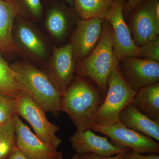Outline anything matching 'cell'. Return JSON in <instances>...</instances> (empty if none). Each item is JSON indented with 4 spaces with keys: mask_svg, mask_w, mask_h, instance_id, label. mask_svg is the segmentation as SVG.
<instances>
[{
    "mask_svg": "<svg viewBox=\"0 0 159 159\" xmlns=\"http://www.w3.org/2000/svg\"><path fill=\"white\" fill-rule=\"evenodd\" d=\"M106 95L90 78L75 75L61 97V111L68 115L77 129H90Z\"/></svg>",
    "mask_w": 159,
    "mask_h": 159,
    "instance_id": "1",
    "label": "cell"
},
{
    "mask_svg": "<svg viewBox=\"0 0 159 159\" xmlns=\"http://www.w3.org/2000/svg\"><path fill=\"white\" fill-rule=\"evenodd\" d=\"M15 79L25 92L42 108L58 118L61 112V97L43 71L27 61H17L10 65Z\"/></svg>",
    "mask_w": 159,
    "mask_h": 159,
    "instance_id": "2",
    "label": "cell"
},
{
    "mask_svg": "<svg viewBox=\"0 0 159 159\" xmlns=\"http://www.w3.org/2000/svg\"><path fill=\"white\" fill-rule=\"evenodd\" d=\"M112 29L106 20L102 23V32L93 51L75 66V74L93 80L104 93L107 92V80L119 61L112 48Z\"/></svg>",
    "mask_w": 159,
    "mask_h": 159,
    "instance_id": "3",
    "label": "cell"
},
{
    "mask_svg": "<svg viewBox=\"0 0 159 159\" xmlns=\"http://www.w3.org/2000/svg\"><path fill=\"white\" fill-rule=\"evenodd\" d=\"M105 99L93 118V124L110 125L119 122V114L125 106L133 102L136 93L122 77L119 64L109 75Z\"/></svg>",
    "mask_w": 159,
    "mask_h": 159,
    "instance_id": "4",
    "label": "cell"
},
{
    "mask_svg": "<svg viewBox=\"0 0 159 159\" xmlns=\"http://www.w3.org/2000/svg\"><path fill=\"white\" fill-rule=\"evenodd\" d=\"M16 99V114L29 122L40 139L55 149L62 143L56 133L59 127L50 122L46 112L28 94L21 91Z\"/></svg>",
    "mask_w": 159,
    "mask_h": 159,
    "instance_id": "5",
    "label": "cell"
},
{
    "mask_svg": "<svg viewBox=\"0 0 159 159\" xmlns=\"http://www.w3.org/2000/svg\"><path fill=\"white\" fill-rule=\"evenodd\" d=\"M12 39L19 54L32 61L43 63L48 57L49 43L32 22L16 16Z\"/></svg>",
    "mask_w": 159,
    "mask_h": 159,
    "instance_id": "6",
    "label": "cell"
},
{
    "mask_svg": "<svg viewBox=\"0 0 159 159\" xmlns=\"http://www.w3.org/2000/svg\"><path fill=\"white\" fill-rule=\"evenodd\" d=\"M90 130L105 135L113 145L133 149L141 154L159 153V143L139 132L125 127L120 122L113 125L93 124Z\"/></svg>",
    "mask_w": 159,
    "mask_h": 159,
    "instance_id": "7",
    "label": "cell"
},
{
    "mask_svg": "<svg viewBox=\"0 0 159 159\" xmlns=\"http://www.w3.org/2000/svg\"><path fill=\"white\" fill-rule=\"evenodd\" d=\"M75 66L70 43L62 47L53 48L43 71L48 75L61 97L74 79Z\"/></svg>",
    "mask_w": 159,
    "mask_h": 159,
    "instance_id": "8",
    "label": "cell"
},
{
    "mask_svg": "<svg viewBox=\"0 0 159 159\" xmlns=\"http://www.w3.org/2000/svg\"><path fill=\"white\" fill-rule=\"evenodd\" d=\"M123 6L122 0H114L112 7L104 20L112 29L113 51L119 61L126 56L136 57L139 50L125 23Z\"/></svg>",
    "mask_w": 159,
    "mask_h": 159,
    "instance_id": "9",
    "label": "cell"
},
{
    "mask_svg": "<svg viewBox=\"0 0 159 159\" xmlns=\"http://www.w3.org/2000/svg\"><path fill=\"white\" fill-rule=\"evenodd\" d=\"M119 66L123 78L135 90L159 82V62L126 56L119 61Z\"/></svg>",
    "mask_w": 159,
    "mask_h": 159,
    "instance_id": "10",
    "label": "cell"
},
{
    "mask_svg": "<svg viewBox=\"0 0 159 159\" xmlns=\"http://www.w3.org/2000/svg\"><path fill=\"white\" fill-rule=\"evenodd\" d=\"M103 20L92 18L77 21L69 41L76 65L88 56L97 45L102 34Z\"/></svg>",
    "mask_w": 159,
    "mask_h": 159,
    "instance_id": "11",
    "label": "cell"
},
{
    "mask_svg": "<svg viewBox=\"0 0 159 159\" xmlns=\"http://www.w3.org/2000/svg\"><path fill=\"white\" fill-rule=\"evenodd\" d=\"M80 19L74 8L62 1L52 0L46 10V29L54 39L61 41L70 34Z\"/></svg>",
    "mask_w": 159,
    "mask_h": 159,
    "instance_id": "12",
    "label": "cell"
},
{
    "mask_svg": "<svg viewBox=\"0 0 159 159\" xmlns=\"http://www.w3.org/2000/svg\"><path fill=\"white\" fill-rule=\"evenodd\" d=\"M16 136V146L29 159H54L61 152L40 139L14 114L12 117Z\"/></svg>",
    "mask_w": 159,
    "mask_h": 159,
    "instance_id": "13",
    "label": "cell"
},
{
    "mask_svg": "<svg viewBox=\"0 0 159 159\" xmlns=\"http://www.w3.org/2000/svg\"><path fill=\"white\" fill-rule=\"evenodd\" d=\"M70 141L75 153H93L102 157H109L125 153L129 148H119L113 145L107 137L99 136L90 129L76 131Z\"/></svg>",
    "mask_w": 159,
    "mask_h": 159,
    "instance_id": "14",
    "label": "cell"
},
{
    "mask_svg": "<svg viewBox=\"0 0 159 159\" xmlns=\"http://www.w3.org/2000/svg\"><path fill=\"white\" fill-rule=\"evenodd\" d=\"M136 9L131 23L130 32L136 45L140 47L159 37V21L152 14L148 0Z\"/></svg>",
    "mask_w": 159,
    "mask_h": 159,
    "instance_id": "15",
    "label": "cell"
},
{
    "mask_svg": "<svg viewBox=\"0 0 159 159\" xmlns=\"http://www.w3.org/2000/svg\"><path fill=\"white\" fill-rule=\"evenodd\" d=\"M119 121L127 128L159 141V122H155L139 111L132 103L125 106L119 114Z\"/></svg>",
    "mask_w": 159,
    "mask_h": 159,
    "instance_id": "16",
    "label": "cell"
},
{
    "mask_svg": "<svg viewBox=\"0 0 159 159\" xmlns=\"http://www.w3.org/2000/svg\"><path fill=\"white\" fill-rule=\"evenodd\" d=\"M16 16L11 4L0 0V54H19L12 39V30Z\"/></svg>",
    "mask_w": 159,
    "mask_h": 159,
    "instance_id": "17",
    "label": "cell"
},
{
    "mask_svg": "<svg viewBox=\"0 0 159 159\" xmlns=\"http://www.w3.org/2000/svg\"><path fill=\"white\" fill-rule=\"evenodd\" d=\"M132 103L140 112L159 122V82L137 90Z\"/></svg>",
    "mask_w": 159,
    "mask_h": 159,
    "instance_id": "18",
    "label": "cell"
},
{
    "mask_svg": "<svg viewBox=\"0 0 159 159\" xmlns=\"http://www.w3.org/2000/svg\"><path fill=\"white\" fill-rule=\"evenodd\" d=\"M74 10L80 19H105L114 0H73Z\"/></svg>",
    "mask_w": 159,
    "mask_h": 159,
    "instance_id": "19",
    "label": "cell"
},
{
    "mask_svg": "<svg viewBox=\"0 0 159 159\" xmlns=\"http://www.w3.org/2000/svg\"><path fill=\"white\" fill-rule=\"evenodd\" d=\"M17 16L31 22L39 20L43 14L42 0H12Z\"/></svg>",
    "mask_w": 159,
    "mask_h": 159,
    "instance_id": "20",
    "label": "cell"
},
{
    "mask_svg": "<svg viewBox=\"0 0 159 159\" xmlns=\"http://www.w3.org/2000/svg\"><path fill=\"white\" fill-rule=\"evenodd\" d=\"M21 91L13 71L0 54V93L16 98Z\"/></svg>",
    "mask_w": 159,
    "mask_h": 159,
    "instance_id": "21",
    "label": "cell"
},
{
    "mask_svg": "<svg viewBox=\"0 0 159 159\" xmlns=\"http://www.w3.org/2000/svg\"><path fill=\"white\" fill-rule=\"evenodd\" d=\"M16 136L13 120L0 125V159H7L16 146Z\"/></svg>",
    "mask_w": 159,
    "mask_h": 159,
    "instance_id": "22",
    "label": "cell"
},
{
    "mask_svg": "<svg viewBox=\"0 0 159 159\" xmlns=\"http://www.w3.org/2000/svg\"><path fill=\"white\" fill-rule=\"evenodd\" d=\"M15 110V98L0 93V125L12 119Z\"/></svg>",
    "mask_w": 159,
    "mask_h": 159,
    "instance_id": "23",
    "label": "cell"
},
{
    "mask_svg": "<svg viewBox=\"0 0 159 159\" xmlns=\"http://www.w3.org/2000/svg\"><path fill=\"white\" fill-rule=\"evenodd\" d=\"M136 57L159 62V36L139 47Z\"/></svg>",
    "mask_w": 159,
    "mask_h": 159,
    "instance_id": "24",
    "label": "cell"
},
{
    "mask_svg": "<svg viewBox=\"0 0 159 159\" xmlns=\"http://www.w3.org/2000/svg\"><path fill=\"white\" fill-rule=\"evenodd\" d=\"M124 159H159L158 154H143L129 148L124 153Z\"/></svg>",
    "mask_w": 159,
    "mask_h": 159,
    "instance_id": "25",
    "label": "cell"
},
{
    "mask_svg": "<svg viewBox=\"0 0 159 159\" xmlns=\"http://www.w3.org/2000/svg\"><path fill=\"white\" fill-rule=\"evenodd\" d=\"M124 153L119 154L109 157H102L93 153H75L72 156L71 159H124Z\"/></svg>",
    "mask_w": 159,
    "mask_h": 159,
    "instance_id": "26",
    "label": "cell"
},
{
    "mask_svg": "<svg viewBox=\"0 0 159 159\" xmlns=\"http://www.w3.org/2000/svg\"><path fill=\"white\" fill-rule=\"evenodd\" d=\"M146 0H128L123 6V13L129 14Z\"/></svg>",
    "mask_w": 159,
    "mask_h": 159,
    "instance_id": "27",
    "label": "cell"
},
{
    "mask_svg": "<svg viewBox=\"0 0 159 159\" xmlns=\"http://www.w3.org/2000/svg\"><path fill=\"white\" fill-rule=\"evenodd\" d=\"M7 159H29L16 146Z\"/></svg>",
    "mask_w": 159,
    "mask_h": 159,
    "instance_id": "28",
    "label": "cell"
},
{
    "mask_svg": "<svg viewBox=\"0 0 159 159\" xmlns=\"http://www.w3.org/2000/svg\"><path fill=\"white\" fill-rule=\"evenodd\" d=\"M63 2H64L66 3L67 5H68L71 8H74V2L73 0H59Z\"/></svg>",
    "mask_w": 159,
    "mask_h": 159,
    "instance_id": "29",
    "label": "cell"
},
{
    "mask_svg": "<svg viewBox=\"0 0 159 159\" xmlns=\"http://www.w3.org/2000/svg\"><path fill=\"white\" fill-rule=\"evenodd\" d=\"M54 159H64L63 157L62 153L60 155L57 156L56 158Z\"/></svg>",
    "mask_w": 159,
    "mask_h": 159,
    "instance_id": "30",
    "label": "cell"
},
{
    "mask_svg": "<svg viewBox=\"0 0 159 159\" xmlns=\"http://www.w3.org/2000/svg\"><path fill=\"white\" fill-rule=\"evenodd\" d=\"M2 1L10 3V4H11V2H12V0H2ZM11 5H12V4H11Z\"/></svg>",
    "mask_w": 159,
    "mask_h": 159,
    "instance_id": "31",
    "label": "cell"
}]
</instances>
